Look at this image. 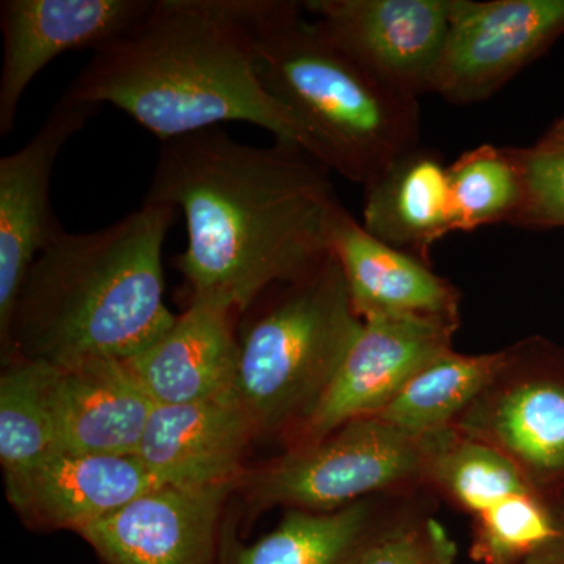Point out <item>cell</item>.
<instances>
[{"label": "cell", "mask_w": 564, "mask_h": 564, "mask_svg": "<svg viewBox=\"0 0 564 564\" xmlns=\"http://www.w3.org/2000/svg\"><path fill=\"white\" fill-rule=\"evenodd\" d=\"M445 430L414 434L378 417L352 419L247 470L237 491L254 511L284 507L314 513L381 494L432 492L430 464Z\"/></svg>", "instance_id": "6"}, {"label": "cell", "mask_w": 564, "mask_h": 564, "mask_svg": "<svg viewBox=\"0 0 564 564\" xmlns=\"http://www.w3.org/2000/svg\"><path fill=\"white\" fill-rule=\"evenodd\" d=\"M154 0H3L0 135H10L29 85L58 55L95 52L128 35Z\"/></svg>", "instance_id": "11"}, {"label": "cell", "mask_w": 564, "mask_h": 564, "mask_svg": "<svg viewBox=\"0 0 564 564\" xmlns=\"http://www.w3.org/2000/svg\"><path fill=\"white\" fill-rule=\"evenodd\" d=\"M332 252L343 269L359 317L421 315L459 321V292L429 262L372 236L343 207L334 220Z\"/></svg>", "instance_id": "18"}, {"label": "cell", "mask_w": 564, "mask_h": 564, "mask_svg": "<svg viewBox=\"0 0 564 564\" xmlns=\"http://www.w3.org/2000/svg\"><path fill=\"white\" fill-rule=\"evenodd\" d=\"M429 488L473 519L511 497L534 491L507 456L455 426L445 430L434 452Z\"/></svg>", "instance_id": "23"}, {"label": "cell", "mask_w": 564, "mask_h": 564, "mask_svg": "<svg viewBox=\"0 0 564 564\" xmlns=\"http://www.w3.org/2000/svg\"><path fill=\"white\" fill-rule=\"evenodd\" d=\"M237 488L158 485L77 534L102 564H220L223 508Z\"/></svg>", "instance_id": "12"}, {"label": "cell", "mask_w": 564, "mask_h": 564, "mask_svg": "<svg viewBox=\"0 0 564 564\" xmlns=\"http://www.w3.org/2000/svg\"><path fill=\"white\" fill-rule=\"evenodd\" d=\"M448 166L421 147L366 187L364 228L430 263V248L451 234Z\"/></svg>", "instance_id": "20"}, {"label": "cell", "mask_w": 564, "mask_h": 564, "mask_svg": "<svg viewBox=\"0 0 564 564\" xmlns=\"http://www.w3.org/2000/svg\"><path fill=\"white\" fill-rule=\"evenodd\" d=\"M304 9L339 46L397 90L417 99L451 22V0H310Z\"/></svg>", "instance_id": "13"}, {"label": "cell", "mask_w": 564, "mask_h": 564, "mask_svg": "<svg viewBox=\"0 0 564 564\" xmlns=\"http://www.w3.org/2000/svg\"><path fill=\"white\" fill-rule=\"evenodd\" d=\"M459 321L373 314L345 356L317 411L289 447L314 443L352 419L380 413L426 364L452 350Z\"/></svg>", "instance_id": "9"}, {"label": "cell", "mask_w": 564, "mask_h": 564, "mask_svg": "<svg viewBox=\"0 0 564 564\" xmlns=\"http://www.w3.org/2000/svg\"><path fill=\"white\" fill-rule=\"evenodd\" d=\"M502 362V350L488 355L445 351L419 370L380 413L370 417L414 434L451 429L491 383Z\"/></svg>", "instance_id": "21"}, {"label": "cell", "mask_w": 564, "mask_h": 564, "mask_svg": "<svg viewBox=\"0 0 564 564\" xmlns=\"http://www.w3.org/2000/svg\"><path fill=\"white\" fill-rule=\"evenodd\" d=\"M451 234L511 223L522 198V180L510 148L481 144L448 165Z\"/></svg>", "instance_id": "24"}, {"label": "cell", "mask_w": 564, "mask_h": 564, "mask_svg": "<svg viewBox=\"0 0 564 564\" xmlns=\"http://www.w3.org/2000/svg\"><path fill=\"white\" fill-rule=\"evenodd\" d=\"M502 351L499 372L454 426L507 456L545 500L564 484V355L538 337Z\"/></svg>", "instance_id": "7"}, {"label": "cell", "mask_w": 564, "mask_h": 564, "mask_svg": "<svg viewBox=\"0 0 564 564\" xmlns=\"http://www.w3.org/2000/svg\"><path fill=\"white\" fill-rule=\"evenodd\" d=\"M261 6L262 0H154L128 35L95 52L63 95L117 107L162 143L240 121L317 159L303 126L259 77Z\"/></svg>", "instance_id": "2"}, {"label": "cell", "mask_w": 564, "mask_h": 564, "mask_svg": "<svg viewBox=\"0 0 564 564\" xmlns=\"http://www.w3.org/2000/svg\"><path fill=\"white\" fill-rule=\"evenodd\" d=\"M177 214L143 202L98 231L61 226L22 281L3 361L69 369L126 361L155 343L176 318L163 300V245Z\"/></svg>", "instance_id": "3"}, {"label": "cell", "mask_w": 564, "mask_h": 564, "mask_svg": "<svg viewBox=\"0 0 564 564\" xmlns=\"http://www.w3.org/2000/svg\"><path fill=\"white\" fill-rule=\"evenodd\" d=\"M564 33V0H451L432 93L474 104L499 91Z\"/></svg>", "instance_id": "8"}, {"label": "cell", "mask_w": 564, "mask_h": 564, "mask_svg": "<svg viewBox=\"0 0 564 564\" xmlns=\"http://www.w3.org/2000/svg\"><path fill=\"white\" fill-rule=\"evenodd\" d=\"M139 456L55 452L6 474L11 507L33 529L80 533L158 486Z\"/></svg>", "instance_id": "14"}, {"label": "cell", "mask_w": 564, "mask_h": 564, "mask_svg": "<svg viewBox=\"0 0 564 564\" xmlns=\"http://www.w3.org/2000/svg\"><path fill=\"white\" fill-rule=\"evenodd\" d=\"M239 318L221 304L188 303L155 343L124 364L154 404L237 399Z\"/></svg>", "instance_id": "15"}, {"label": "cell", "mask_w": 564, "mask_h": 564, "mask_svg": "<svg viewBox=\"0 0 564 564\" xmlns=\"http://www.w3.org/2000/svg\"><path fill=\"white\" fill-rule=\"evenodd\" d=\"M154 406L124 361L61 369L58 452L137 456Z\"/></svg>", "instance_id": "19"}, {"label": "cell", "mask_w": 564, "mask_h": 564, "mask_svg": "<svg viewBox=\"0 0 564 564\" xmlns=\"http://www.w3.org/2000/svg\"><path fill=\"white\" fill-rule=\"evenodd\" d=\"M256 437L254 423L237 399L155 404L137 456L159 485L240 484Z\"/></svg>", "instance_id": "17"}, {"label": "cell", "mask_w": 564, "mask_h": 564, "mask_svg": "<svg viewBox=\"0 0 564 564\" xmlns=\"http://www.w3.org/2000/svg\"><path fill=\"white\" fill-rule=\"evenodd\" d=\"M470 556L484 564H525L558 543L560 527L547 502L530 491L473 519Z\"/></svg>", "instance_id": "25"}, {"label": "cell", "mask_w": 564, "mask_h": 564, "mask_svg": "<svg viewBox=\"0 0 564 564\" xmlns=\"http://www.w3.org/2000/svg\"><path fill=\"white\" fill-rule=\"evenodd\" d=\"M300 10L296 2L262 0L259 77L303 126L318 161L369 187L419 148L417 99L386 84Z\"/></svg>", "instance_id": "4"}, {"label": "cell", "mask_w": 564, "mask_h": 564, "mask_svg": "<svg viewBox=\"0 0 564 564\" xmlns=\"http://www.w3.org/2000/svg\"><path fill=\"white\" fill-rule=\"evenodd\" d=\"M143 202L184 214L187 248L176 265L188 303L221 304L240 317L332 256L344 207L328 166L306 151L251 147L215 128L163 141Z\"/></svg>", "instance_id": "1"}, {"label": "cell", "mask_w": 564, "mask_h": 564, "mask_svg": "<svg viewBox=\"0 0 564 564\" xmlns=\"http://www.w3.org/2000/svg\"><path fill=\"white\" fill-rule=\"evenodd\" d=\"M52 364L13 358L0 375V463L28 469L58 452L57 383Z\"/></svg>", "instance_id": "22"}, {"label": "cell", "mask_w": 564, "mask_h": 564, "mask_svg": "<svg viewBox=\"0 0 564 564\" xmlns=\"http://www.w3.org/2000/svg\"><path fill=\"white\" fill-rule=\"evenodd\" d=\"M425 494H381L326 513L288 510L252 544L226 524L220 564H358L386 533L423 513Z\"/></svg>", "instance_id": "16"}, {"label": "cell", "mask_w": 564, "mask_h": 564, "mask_svg": "<svg viewBox=\"0 0 564 564\" xmlns=\"http://www.w3.org/2000/svg\"><path fill=\"white\" fill-rule=\"evenodd\" d=\"M99 109L62 95L32 139L0 159V345L25 274L62 226L51 207L55 163Z\"/></svg>", "instance_id": "10"}, {"label": "cell", "mask_w": 564, "mask_h": 564, "mask_svg": "<svg viewBox=\"0 0 564 564\" xmlns=\"http://www.w3.org/2000/svg\"><path fill=\"white\" fill-rule=\"evenodd\" d=\"M245 314L237 400L258 436L288 434L291 443L332 388L362 318L333 252L303 276L274 285Z\"/></svg>", "instance_id": "5"}, {"label": "cell", "mask_w": 564, "mask_h": 564, "mask_svg": "<svg viewBox=\"0 0 564 564\" xmlns=\"http://www.w3.org/2000/svg\"><path fill=\"white\" fill-rule=\"evenodd\" d=\"M456 544L436 519L419 513L386 533L358 564H454Z\"/></svg>", "instance_id": "27"}, {"label": "cell", "mask_w": 564, "mask_h": 564, "mask_svg": "<svg viewBox=\"0 0 564 564\" xmlns=\"http://www.w3.org/2000/svg\"><path fill=\"white\" fill-rule=\"evenodd\" d=\"M522 180V198L510 225L521 228L564 226V151L510 148Z\"/></svg>", "instance_id": "26"}, {"label": "cell", "mask_w": 564, "mask_h": 564, "mask_svg": "<svg viewBox=\"0 0 564 564\" xmlns=\"http://www.w3.org/2000/svg\"><path fill=\"white\" fill-rule=\"evenodd\" d=\"M533 147L540 148V150L551 151H564V118L558 122H555L543 139L538 141Z\"/></svg>", "instance_id": "28"}]
</instances>
